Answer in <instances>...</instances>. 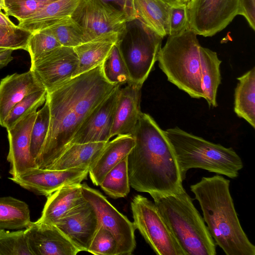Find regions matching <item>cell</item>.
<instances>
[{"mask_svg":"<svg viewBox=\"0 0 255 255\" xmlns=\"http://www.w3.org/2000/svg\"><path fill=\"white\" fill-rule=\"evenodd\" d=\"M117 87L106 80L101 65L47 92L49 127L35 160L37 167L47 169L56 161L87 117Z\"/></svg>","mask_w":255,"mask_h":255,"instance_id":"6da1fadb","label":"cell"},{"mask_svg":"<svg viewBox=\"0 0 255 255\" xmlns=\"http://www.w3.org/2000/svg\"><path fill=\"white\" fill-rule=\"evenodd\" d=\"M135 144L128 155L130 186L153 199L183 188L178 164L164 130L141 112L132 134Z\"/></svg>","mask_w":255,"mask_h":255,"instance_id":"7a4b0ae2","label":"cell"},{"mask_svg":"<svg viewBox=\"0 0 255 255\" xmlns=\"http://www.w3.org/2000/svg\"><path fill=\"white\" fill-rule=\"evenodd\" d=\"M230 180L222 175L203 177L190 186L203 219L216 245L226 255H255V246L243 230L230 191Z\"/></svg>","mask_w":255,"mask_h":255,"instance_id":"3957f363","label":"cell"},{"mask_svg":"<svg viewBox=\"0 0 255 255\" xmlns=\"http://www.w3.org/2000/svg\"><path fill=\"white\" fill-rule=\"evenodd\" d=\"M164 133L175 153L183 180L192 168L236 178L243 168L241 158L232 147L210 142L178 127L168 128Z\"/></svg>","mask_w":255,"mask_h":255,"instance_id":"277c9868","label":"cell"},{"mask_svg":"<svg viewBox=\"0 0 255 255\" xmlns=\"http://www.w3.org/2000/svg\"><path fill=\"white\" fill-rule=\"evenodd\" d=\"M154 203L186 255H215L216 244L184 187Z\"/></svg>","mask_w":255,"mask_h":255,"instance_id":"5b68a950","label":"cell"},{"mask_svg":"<svg viewBox=\"0 0 255 255\" xmlns=\"http://www.w3.org/2000/svg\"><path fill=\"white\" fill-rule=\"evenodd\" d=\"M197 35L189 27L168 35L157 58L169 82L193 98H204L200 70V48Z\"/></svg>","mask_w":255,"mask_h":255,"instance_id":"8992f818","label":"cell"},{"mask_svg":"<svg viewBox=\"0 0 255 255\" xmlns=\"http://www.w3.org/2000/svg\"><path fill=\"white\" fill-rule=\"evenodd\" d=\"M71 17L83 34V43L100 39L123 40L126 36V14L103 0H80Z\"/></svg>","mask_w":255,"mask_h":255,"instance_id":"52a82bcc","label":"cell"},{"mask_svg":"<svg viewBox=\"0 0 255 255\" xmlns=\"http://www.w3.org/2000/svg\"><path fill=\"white\" fill-rule=\"evenodd\" d=\"M130 207L133 224L158 255H186L154 202L136 195Z\"/></svg>","mask_w":255,"mask_h":255,"instance_id":"ba28073f","label":"cell"},{"mask_svg":"<svg viewBox=\"0 0 255 255\" xmlns=\"http://www.w3.org/2000/svg\"><path fill=\"white\" fill-rule=\"evenodd\" d=\"M140 33L128 43L117 42L131 82L142 85L157 61L162 38L139 22Z\"/></svg>","mask_w":255,"mask_h":255,"instance_id":"9c48e42d","label":"cell"},{"mask_svg":"<svg viewBox=\"0 0 255 255\" xmlns=\"http://www.w3.org/2000/svg\"><path fill=\"white\" fill-rule=\"evenodd\" d=\"M187 6L189 28L196 35L210 37L238 15L239 0H190Z\"/></svg>","mask_w":255,"mask_h":255,"instance_id":"30bf717a","label":"cell"},{"mask_svg":"<svg viewBox=\"0 0 255 255\" xmlns=\"http://www.w3.org/2000/svg\"><path fill=\"white\" fill-rule=\"evenodd\" d=\"M84 198L94 208L100 224L110 231L119 246L118 255H129L136 247L133 222L118 211L98 190L81 184Z\"/></svg>","mask_w":255,"mask_h":255,"instance_id":"8fae6325","label":"cell"},{"mask_svg":"<svg viewBox=\"0 0 255 255\" xmlns=\"http://www.w3.org/2000/svg\"><path fill=\"white\" fill-rule=\"evenodd\" d=\"M78 65V58L74 48L61 46L31 64L30 69L48 92L70 80Z\"/></svg>","mask_w":255,"mask_h":255,"instance_id":"7c38bea8","label":"cell"},{"mask_svg":"<svg viewBox=\"0 0 255 255\" xmlns=\"http://www.w3.org/2000/svg\"><path fill=\"white\" fill-rule=\"evenodd\" d=\"M88 173V169H84L50 170L34 167L9 178L24 189L48 196L64 186L81 184Z\"/></svg>","mask_w":255,"mask_h":255,"instance_id":"4fadbf2b","label":"cell"},{"mask_svg":"<svg viewBox=\"0 0 255 255\" xmlns=\"http://www.w3.org/2000/svg\"><path fill=\"white\" fill-rule=\"evenodd\" d=\"M100 225L94 208L85 199L55 225L80 252H87Z\"/></svg>","mask_w":255,"mask_h":255,"instance_id":"5bb4252c","label":"cell"},{"mask_svg":"<svg viewBox=\"0 0 255 255\" xmlns=\"http://www.w3.org/2000/svg\"><path fill=\"white\" fill-rule=\"evenodd\" d=\"M120 88V86L117 87L92 111L75 134L69 145L73 143L109 141Z\"/></svg>","mask_w":255,"mask_h":255,"instance_id":"9a60e30c","label":"cell"},{"mask_svg":"<svg viewBox=\"0 0 255 255\" xmlns=\"http://www.w3.org/2000/svg\"><path fill=\"white\" fill-rule=\"evenodd\" d=\"M25 233L32 255H76L80 252L54 225L31 222Z\"/></svg>","mask_w":255,"mask_h":255,"instance_id":"2e32d148","label":"cell"},{"mask_svg":"<svg viewBox=\"0 0 255 255\" xmlns=\"http://www.w3.org/2000/svg\"><path fill=\"white\" fill-rule=\"evenodd\" d=\"M36 114L37 111L31 113L7 130L9 145L7 160L12 177L37 167L30 151L31 132Z\"/></svg>","mask_w":255,"mask_h":255,"instance_id":"e0dca14e","label":"cell"},{"mask_svg":"<svg viewBox=\"0 0 255 255\" xmlns=\"http://www.w3.org/2000/svg\"><path fill=\"white\" fill-rule=\"evenodd\" d=\"M142 85L129 82L120 88L119 94L111 132V138L118 135H132L140 111Z\"/></svg>","mask_w":255,"mask_h":255,"instance_id":"ac0fdd59","label":"cell"},{"mask_svg":"<svg viewBox=\"0 0 255 255\" xmlns=\"http://www.w3.org/2000/svg\"><path fill=\"white\" fill-rule=\"evenodd\" d=\"M45 89L30 69L7 75L0 82V125L12 108L27 95Z\"/></svg>","mask_w":255,"mask_h":255,"instance_id":"d6986e66","label":"cell"},{"mask_svg":"<svg viewBox=\"0 0 255 255\" xmlns=\"http://www.w3.org/2000/svg\"><path fill=\"white\" fill-rule=\"evenodd\" d=\"M130 21L137 20L162 38L168 35L170 0H130Z\"/></svg>","mask_w":255,"mask_h":255,"instance_id":"ffe728a7","label":"cell"},{"mask_svg":"<svg viewBox=\"0 0 255 255\" xmlns=\"http://www.w3.org/2000/svg\"><path fill=\"white\" fill-rule=\"evenodd\" d=\"M135 144L132 135H118L106 143L99 156L90 168L89 174L93 183L99 186L106 173L128 156Z\"/></svg>","mask_w":255,"mask_h":255,"instance_id":"44dd1931","label":"cell"},{"mask_svg":"<svg viewBox=\"0 0 255 255\" xmlns=\"http://www.w3.org/2000/svg\"><path fill=\"white\" fill-rule=\"evenodd\" d=\"M84 200L82 193L81 184L64 186L47 196L41 216L37 221L55 225Z\"/></svg>","mask_w":255,"mask_h":255,"instance_id":"7402d4cb","label":"cell"},{"mask_svg":"<svg viewBox=\"0 0 255 255\" xmlns=\"http://www.w3.org/2000/svg\"><path fill=\"white\" fill-rule=\"evenodd\" d=\"M107 142L71 144L47 169L66 170L78 168L89 170L99 156Z\"/></svg>","mask_w":255,"mask_h":255,"instance_id":"603a6c76","label":"cell"},{"mask_svg":"<svg viewBox=\"0 0 255 255\" xmlns=\"http://www.w3.org/2000/svg\"><path fill=\"white\" fill-rule=\"evenodd\" d=\"M80 0H56L46 3L18 26L33 32L49 27L60 20L71 16Z\"/></svg>","mask_w":255,"mask_h":255,"instance_id":"cb8c5ba5","label":"cell"},{"mask_svg":"<svg viewBox=\"0 0 255 255\" xmlns=\"http://www.w3.org/2000/svg\"><path fill=\"white\" fill-rule=\"evenodd\" d=\"M200 70L205 99L210 107H216L218 88L221 82L220 66L222 62L216 52L201 46Z\"/></svg>","mask_w":255,"mask_h":255,"instance_id":"d4e9b609","label":"cell"},{"mask_svg":"<svg viewBox=\"0 0 255 255\" xmlns=\"http://www.w3.org/2000/svg\"><path fill=\"white\" fill-rule=\"evenodd\" d=\"M234 112L255 128V67L237 78Z\"/></svg>","mask_w":255,"mask_h":255,"instance_id":"484cf974","label":"cell"},{"mask_svg":"<svg viewBox=\"0 0 255 255\" xmlns=\"http://www.w3.org/2000/svg\"><path fill=\"white\" fill-rule=\"evenodd\" d=\"M117 42L110 39H96L74 47L78 65L72 78L101 65Z\"/></svg>","mask_w":255,"mask_h":255,"instance_id":"4316f807","label":"cell"},{"mask_svg":"<svg viewBox=\"0 0 255 255\" xmlns=\"http://www.w3.org/2000/svg\"><path fill=\"white\" fill-rule=\"evenodd\" d=\"M28 205L11 196L0 197V230H22L31 223Z\"/></svg>","mask_w":255,"mask_h":255,"instance_id":"83f0119b","label":"cell"},{"mask_svg":"<svg viewBox=\"0 0 255 255\" xmlns=\"http://www.w3.org/2000/svg\"><path fill=\"white\" fill-rule=\"evenodd\" d=\"M110 197L117 199L127 196L130 192L128 156L123 159L103 178L100 185Z\"/></svg>","mask_w":255,"mask_h":255,"instance_id":"f1b7e54d","label":"cell"},{"mask_svg":"<svg viewBox=\"0 0 255 255\" xmlns=\"http://www.w3.org/2000/svg\"><path fill=\"white\" fill-rule=\"evenodd\" d=\"M101 69L106 80L112 85L121 87L131 82L117 43L101 64Z\"/></svg>","mask_w":255,"mask_h":255,"instance_id":"f546056e","label":"cell"},{"mask_svg":"<svg viewBox=\"0 0 255 255\" xmlns=\"http://www.w3.org/2000/svg\"><path fill=\"white\" fill-rule=\"evenodd\" d=\"M46 93L47 90L44 89L24 97L12 108L4 120L2 127L7 130L21 119L37 111V109L45 103Z\"/></svg>","mask_w":255,"mask_h":255,"instance_id":"4dcf8cb0","label":"cell"},{"mask_svg":"<svg viewBox=\"0 0 255 255\" xmlns=\"http://www.w3.org/2000/svg\"><path fill=\"white\" fill-rule=\"evenodd\" d=\"M63 46L75 47L83 43V32L71 16L66 17L44 29Z\"/></svg>","mask_w":255,"mask_h":255,"instance_id":"1f68e13d","label":"cell"},{"mask_svg":"<svg viewBox=\"0 0 255 255\" xmlns=\"http://www.w3.org/2000/svg\"><path fill=\"white\" fill-rule=\"evenodd\" d=\"M49 123V107L46 100L43 107L37 112L31 132L30 151L35 162L41 150L47 136Z\"/></svg>","mask_w":255,"mask_h":255,"instance_id":"d6a6232c","label":"cell"},{"mask_svg":"<svg viewBox=\"0 0 255 255\" xmlns=\"http://www.w3.org/2000/svg\"><path fill=\"white\" fill-rule=\"evenodd\" d=\"M0 255H32L25 229L12 232L0 230Z\"/></svg>","mask_w":255,"mask_h":255,"instance_id":"836d02e7","label":"cell"},{"mask_svg":"<svg viewBox=\"0 0 255 255\" xmlns=\"http://www.w3.org/2000/svg\"><path fill=\"white\" fill-rule=\"evenodd\" d=\"M61 46L54 36L45 29L31 32L26 48L31 64L46 53Z\"/></svg>","mask_w":255,"mask_h":255,"instance_id":"e575fe53","label":"cell"},{"mask_svg":"<svg viewBox=\"0 0 255 255\" xmlns=\"http://www.w3.org/2000/svg\"><path fill=\"white\" fill-rule=\"evenodd\" d=\"M119 246L112 233L100 225L87 252L96 255H118Z\"/></svg>","mask_w":255,"mask_h":255,"instance_id":"d590c367","label":"cell"},{"mask_svg":"<svg viewBox=\"0 0 255 255\" xmlns=\"http://www.w3.org/2000/svg\"><path fill=\"white\" fill-rule=\"evenodd\" d=\"M31 32L18 25L9 26L0 24V48L26 51Z\"/></svg>","mask_w":255,"mask_h":255,"instance_id":"8d00e7d4","label":"cell"},{"mask_svg":"<svg viewBox=\"0 0 255 255\" xmlns=\"http://www.w3.org/2000/svg\"><path fill=\"white\" fill-rule=\"evenodd\" d=\"M51 2V1H50ZM49 1L40 0H5V14L21 22L34 14Z\"/></svg>","mask_w":255,"mask_h":255,"instance_id":"74e56055","label":"cell"},{"mask_svg":"<svg viewBox=\"0 0 255 255\" xmlns=\"http://www.w3.org/2000/svg\"><path fill=\"white\" fill-rule=\"evenodd\" d=\"M168 35L184 31L189 27L187 3L170 0Z\"/></svg>","mask_w":255,"mask_h":255,"instance_id":"f35d334b","label":"cell"},{"mask_svg":"<svg viewBox=\"0 0 255 255\" xmlns=\"http://www.w3.org/2000/svg\"><path fill=\"white\" fill-rule=\"evenodd\" d=\"M239 14L244 16L250 27L255 30V0H239Z\"/></svg>","mask_w":255,"mask_h":255,"instance_id":"ab89813d","label":"cell"},{"mask_svg":"<svg viewBox=\"0 0 255 255\" xmlns=\"http://www.w3.org/2000/svg\"><path fill=\"white\" fill-rule=\"evenodd\" d=\"M105 2L113 3L118 5L120 10L123 11L127 15L128 22L130 21L131 13V6L130 0H103Z\"/></svg>","mask_w":255,"mask_h":255,"instance_id":"60d3db41","label":"cell"},{"mask_svg":"<svg viewBox=\"0 0 255 255\" xmlns=\"http://www.w3.org/2000/svg\"><path fill=\"white\" fill-rule=\"evenodd\" d=\"M12 49H6L0 52V69L6 66L11 61L13 60L12 56Z\"/></svg>","mask_w":255,"mask_h":255,"instance_id":"b9f144b4","label":"cell"},{"mask_svg":"<svg viewBox=\"0 0 255 255\" xmlns=\"http://www.w3.org/2000/svg\"><path fill=\"white\" fill-rule=\"evenodd\" d=\"M0 24L9 26H16V25L11 21L8 16L5 13H3L1 11H0Z\"/></svg>","mask_w":255,"mask_h":255,"instance_id":"7bdbcfd3","label":"cell"},{"mask_svg":"<svg viewBox=\"0 0 255 255\" xmlns=\"http://www.w3.org/2000/svg\"><path fill=\"white\" fill-rule=\"evenodd\" d=\"M5 10V0H0V11Z\"/></svg>","mask_w":255,"mask_h":255,"instance_id":"ee69618b","label":"cell"},{"mask_svg":"<svg viewBox=\"0 0 255 255\" xmlns=\"http://www.w3.org/2000/svg\"><path fill=\"white\" fill-rule=\"evenodd\" d=\"M172 0V1H178V2L187 3L190 0Z\"/></svg>","mask_w":255,"mask_h":255,"instance_id":"f6af8a7d","label":"cell"},{"mask_svg":"<svg viewBox=\"0 0 255 255\" xmlns=\"http://www.w3.org/2000/svg\"><path fill=\"white\" fill-rule=\"evenodd\" d=\"M6 49H5V48H0V52H2Z\"/></svg>","mask_w":255,"mask_h":255,"instance_id":"bcb514c9","label":"cell"},{"mask_svg":"<svg viewBox=\"0 0 255 255\" xmlns=\"http://www.w3.org/2000/svg\"><path fill=\"white\" fill-rule=\"evenodd\" d=\"M40 0L50 2V1H54V0Z\"/></svg>","mask_w":255,"mask_h":255,"instance_id":"7dc6e473","label":"cell"}]
</instances>
